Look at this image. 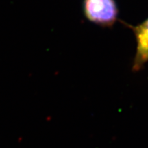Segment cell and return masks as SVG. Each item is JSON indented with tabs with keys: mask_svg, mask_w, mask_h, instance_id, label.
Returning <instances> with one entry per match:
<instances>
[{
	"mask_svg": "<svg viewBox=\"0 0 148 148\" xmlns=\"http://www.w3.org/2000/svg\"><path fill=\"white\" fill-rule=\"evenodd\" d=\"M83 12L88 21L101 27H112L118 18L115 0H83Z\"/></svg>",
	"mask_w": 148,
	"mask_h": 148,
	"instance_id": "1",
	"label": "cell"
},
{
	"mask_svg": "<svg viewBox=\"0 0 148 148\" xmlns=\"http://www.w3.org/2000/svg\"><path fill=\"white\" fill-rule=\"evenodd\" d=\"M127 26L132 29L136 40V50L132 69L133 71H138L148 62V18L136 26Z\"/></svg>",
	"mask_w": 148,
	"mask_h": 148,
	"instance_id": "2",
	"label": "cell"
}]
</instances>
